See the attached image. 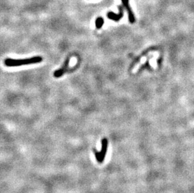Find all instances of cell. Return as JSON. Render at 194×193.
Listing matches in <instances>:
<instances>
[{
	"label": "cell",
	"mask_w": 194,
	"mask_h": 193,
	"mask_svg": "<svg viewBox=\"0 0 194 193\" xmlns=\"http://www.w3.org/2000/svg\"><path fill=\"white\" fill-rule=\"evenodd\" d=\"M69 61H70V59L69 58H67L66 59V60L65 61L63 65L62 66V67L57 70H56L54 74H53V76L56 78H59L61 77L65 73H66L68 69V67H69Z\"/></svg>",
	"instance_id": "5"
},
{
	"label": "cell",
	"mask_w": 194,
	"mask_h": 193,
	"mask_svg": "<svg viewBox=\"0 0 194 193\" xmlns=\"http://www.w3.org/2000/svg\"><path fill=\"white\" fill-rule=\"evenodd\" d=\"M107 146H108V141L107 139L105 138L102 140V148L100 152L97 151L96 149H93V152L95 154L96 158L98 162L102 163L104 161L107 153Z\"/></svg>",
	"instance_id": "2"
},
{
	"label": "cell",
	"mask_w": 194,
	"mask_h": 193,
	"mask_svg": "<svg viewBox=\"0 0 194 193\" xmlns=\"http://www.w3.org/2000/svg\"><path fill=\"white\" fill-rule=\"evenodd\" d=\"M119 13L118 14H115L113 12H109L107 13V18L110 20H112L115 22H118L120 20L124 15V8L122 6H119Z\"/></svg>",
	"instance_id": "4"
},
{
	"label": "cell",
	"mask_w": 194,
	"mask_h": 193,
	"mask_svg": "<svg viewBox=\"0 0 194 193\" xmlns=\"http://www.w3.org/2000/svg\"><path fill=\"white\" fill-rule=\"evenodd\" d=\"M104 24V20L102 18L99 17L97 18L96 20V27L97 29H100L102 28V25Z\"/></svg>",
	"instance_id": "6"
},
{
	"label": "cell",
	"mask_w": 194,
	"mask_h": 193,
	"mask_svg": "<svg viewBox=\"0 0 194 193\" xmlns=\"http://www.w3.org/2000/svg\"><path fill=\"white\" fill-rule=\"evenodd\" d=\"M42 58L40 56H33L30 58L15 60L12 58H7L5 60V64L7 67H19L22 65H30V64L38 63L42 61Z\"/></svg>",
	"instance_id": "1"
},
{
	"label": "cell",
	"mask_w": 194,
	"mask_h": 193,
	"mask_svg": "<svg viewBox=\"0 0 194 193\" xmlns=\"http://www.w3.org/2000/svg\"><path fill=\"white\" fill-rule=\"evenodd\" d=\"M122 5L124 8L127 10L128 13V19L129 22L131 23H134L135 22V18L134 17V14L132 12V8L129 5V0H121Z\"/></svg>",
	"instance_id": "3"
}]
</instances>
